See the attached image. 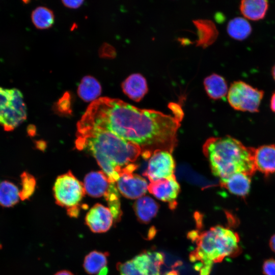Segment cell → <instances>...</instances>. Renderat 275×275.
<instances>
[{"mask_svg": "<svg viewBox=\"0 0 275 275\" xmlns=\"http://www.w3.org/2000/svg\"><path fill=\"white\" fill-rule=\"evenodd\" d=\"M75 146L78 150L91 152L112 182H117L122 169L142 153L137 145L104 131L76 134Z\"/></svg>", "mask_w": 275, "mask_h": 275, "instance_id": "1", "label": "cell"}, {"mask_svg": "<svg viewBox=\"0 0 275 275\" xmlns=\"http://www.w3.org/2000/svg\"><path fill=\"white\" fill-rule=\"evenodd\" d=\"M253 149L230 136L209 138L203 146L211 171L220 180L237 173L252 177L256 171Z\"/></svg>", "mask_w": 275, "mask_h": 275, "instance_id": "2", "label": "cell"}, {"mask_svg": "<svg viewBox=\"0 0 275 275\" xmlns=\"http://www.w3.org/2000/svg\"><path fill=\"white\" fill-rule=\"evenodd\" d=\"M197 246L189 255L200 275H209L213 263L238 255L240 248L238 234L230 228L217 225L198 233Z\"/></svg>", "mask_w": 275, "mask_h": 275, "instance_id": "3", "label": "cell"}, {"mask_svg": "<svg viewBox=\"0 0 275 275\" xmlns=\"http://www.w3.org/2000/svg\"><path fill=\"white\" fill-rule=\"evenodd\" d=\"M27 116L23 94L16 88L0 87V126L7 131L14 130Z\"/></svg>", "mask_w": 275, "mask_h": 275, "instance_id": "4", "label": "cell"}, {"mask_svg": "<svg viewBox=\"0 0 275 275\" xmlns=\"http://www.w3.org/2000/svg\"><path fill=\"white\" fill-rule=\"evenodd\" d=\"M264 91L242 81L231 84L228 92L227 99L230 106L235 110L258 112L264 96Z\"/></svg>", "mask_w": 275, "mask_h": 275, "instance_id": "5", "label": "cell"}, {"mask_svg": "<svg viewBox=\"0 0 275 275\" xmlns=\"http://www.w3.org/2000/svg\"><path fill=\"white\" fill-rule=\"evenodd\" d=\"M53 192L56 203L68 209L79 206L86 190L84 184L69 171L57 178Z\"/></svg>", "mask_w": 275, "mask_h": 275, "instance_id": "6", "label": "cell"}, {"mask_svg": "<svg viewBox=\"0 0 275 275\" xmlns=\"http://www.w3.org/2000/svg\"><path fill=\"white\" fill-rule=\"evenodd\" d=\"M136 168L137 166L134 163L124 168L116 182L120 193L130 199H138L144 196L148 190V184L146 179L133 173Z\"/></svg>", "mask_w": 275, "mask_h": 275, "instance_id": "7", "label": "cell"}, {"mask_svg": "<svg viewBox=\"0 0 275 275\" xmlns=\"http://www.w3.org/2000/svg\"><path fill=\"white\" fill-rule=\"evenodd\" d=\"M147 168L144 173L150 181L153 182L169 178L174 175V159L170 152L155 151L149 158Z\"/></svg>", "mask_w": 275, "mask_h": 275, "instance_id": "8", "label": "cell"}, {"mask_svg": "<svg viewBox=\"0 0 275 275\" xmlns=\"http://www.w3.org/2000/svg\"><path fill=\"white\" fill-rule=\"evenodd\" d=\"M180 189V185L175 175L150 182L148 187V190L150 194L157 199L167 202L171 209H175L177 206V199Z\"/></svg>", "mask_w": 275, "mask_h": 275, "instance_id": "9", "label": "cell"}, {"mask_svg": "<svg viewBox=\"0 0 275 275\" xmlns=\"http://www.w3.org/2000/svg\"><path fill=\"white\" fill-rule=\"evenodd\" d=\"M114 221L109 209L99 203L94 205L85 217V224L94 233L107 232L112 226Z\"/></svg>", "mask_w": 275, "mask_h": 275, "instance_id": "10", "label": "cell"}, {"mask_svg": "<svg viewBox=\"0 0 275 275\" xmlns=\"http://www.w3.org/2000/svg\"><path fill=\"white\" fill-rule=\"evenodd\" d=\"M132 260L143 275H160V267L164 263V255L158 252L145 251Z\"/></svg>", "mask_w": 275, "mask_h": 275, "instance_id": "11", "label": "cell"}, {"mask_svg": "<svg viewBox=\"0 0 275 275\" xmlns=\"http://www.w3.org/2000/svg\"><path fill=\"white\" fill-rule=\"evenodd\" d=\"M254 162L256 171L265 176L275 173V145H265L253 149Z\"/></svg>", "mask_w": 275, "mask_h": 275, "instance_id": "12", "label": "cell"}, {"mask_svg": "<svg viewBox=\"0 0 275 275\" xmlns=\"http://www.w3.org/2000/svg\"><path fill=\"white\" fill-rule=\"evenodd\" d=\"M112 183L104 172H92L86 176L84 186L86 193L90 196L97 198L104 197Z\"/></svg>", "mask_w": 275, "mask_h": 275, "instance_id": "13", "label": "cell"}, {"mask_svg": "<svg viewBox=\"0 0 275 275\" xmlns=\"http://www.w3.org/2000/svg\"><path fill=\"white\" fill-rule=\"evenodd\" d=\"M124 93L130 99L139 102L147 93L148 88L146 78L140 73H133L122 83Z\"/></svg>", "mask_w": 275, "mask_h": 275, "instance_id": "14", "label": "cell"}, {"mask_svg": "<svg viewBox=\"0 0 275 275\" xmlns=\"http://www.w3.org/2000/svg\"><path fill=\"white\" fill-rule=\"evenodd\" d=\"M251 176L243 173L234 174L227 178L220 180V184L231 194L244 197L250 191Z\"/></svg>", "mask_w": 275, "mask_h": 275, "instance_id": "15", "label": "cell"}, {"mask_svg": "<svg viewBox=\"0 0 275 275\" xmlns=\"http://www.w3.org/2000/svg\"><path fill=\"white\" fill-rule=\"evenodd\" d=\"M108 252L93 251L85 258L83 267L85 271L91 275H107Z\"/></svg>", "mask_w": 275, "mask_h": 275, "instance_id": "16", "label": "cell"}, {"mask_svg": "<svg viewBox=\"0 0 275 275\" xmlns=\"http://www.w3.org/2000/svg\"><path fill=\"white\" fill-rule=\"evenodd\" d=\"M133 207L138 219L147 224L157 214L159 205L150 197L144 196L136 200Z\"/></svg>", "mask_w": 275, "mask_h": 275, "instance_id": "17", "label": "cell"}, {"mask_svg": "<svg viewBox=\"0 0 275 275\" xmlns=\"http://www.w3.org/2000/svg\"><path fill=\"white\" fill-rule=\"evenodd\" d=\"M268 8L266 0H242L239 5L240 11L246 18L257 21L263 19Z\"/></svg>", "mask_w": 275, "mask_h": 275, "instance_id": "18", "label": "cell"}, {"mask_svg": "<svg viewBox=\"0 0 275 275\" xmlns=\"http://www.w3.org/2000/svg\"><path fill=\"white\" fill-rule=\"evenodd\" d=\"M204 86L206 93L213 99L223 98L228 94V86L225 79L216 73L206 77L204 80Z\"/></svg>", "mask_w": 275, "mask_h": 275, "instance_id": "19", "label": "cell"}, {"mask_svg": "<svg viewBox=\"0 0 275 275\" xmlns=\"http://www.w3.org/2000/svg\"><path fill=\"white\" fill-rule=\"evenodd\" d=\"M101 93V87L99 81L90 75L84 76L78 85L77 94L86 102L94 101Z\"/></svg>", "mask_w": 275, "mask_h": 275, "instance_id": "20", "label": "cell"}, {"mask_svg": "<svg viewBox=\"0 0 275 275\" xmlns=\"http://www.w3.org/2000/svg\"><path fill=\"white\" fill-rule=\"evenodd\" d=\"M252 28L249 22L244 18L236 17L228 23L227 31L229 35L237 40H243L252 33Z\"/></svg>", "mask_w": 275, "mask_h": 275, "instance_id": "21", "label": "cell"}, {"mask_svg": "<svg viewBox=\"0 0 275 275\" xmlns=\"http://www.w3.org/2000/svg\"><path fill=\"white\" fill-rule=\"evenodd\" d=\"M19 190L13 183L4 180L0 182V205L12 207L19 202Z\"/></svg>", "mask_w": 275, "mask_h": 275, "instance_id": "22", "label": "cell"}, {"mask_svg": "<svg viewBox=\"0 0 275 275\" xmlns=\"http://www.w3.org/2000/svg\"><path fill=\"white\" fill-rule=\"evenodd\" d=\"M34 25L39 29L50 28L54 23V16L53 12L47 7L39 6L35 8L31 14Z\"/></svg>", "mask_w": 275, "mask_h": 275, "instance_id": "23", "label": "cell"}, {"mask_svg": "<svg viewBox=\"0 0 275 275\" xmlns=\"http://www.w3.org/2000/svg\"><path fill=\"white\" fill-rule=\"evenodd\" d=\"M106 200L115 223L119 221L122 214L119 195L115 182H112L108 191L104 197Z\"/></svg>", "mask_w": 275, "mask_h": 275, "instance_id": "24", "label": "cell"}, {"mask_svg": "<svg viewBox=\"0 0 275 275\" xmlns=\"http://www.w3.org/2000/svg\"><path fill=\"white\" fill-rule=\"evenodd\" d=\"M21 189L19 190L20 199H29L34 193L36 186V180L34 176L26 172L20 175Z\"/></svg>", "mask_w": 275, "mask_h": 275, "instance_id": "25", "label": "cell"}, {"mask_svg": "<svg viewBox=\"0 0 275 275\" xmlns=\"http://www.w3.org/2000/svg\"><path fill=\"white\" fill-rule=\"evenodd\" d=\"M120 275H143L134 265L132 259L116 265Z\"/></svg>", "mask_w": 275, "mask_h": 275, "instance_id": "26", "label": "cell"}, {"mask_svg": "<svg viewBox=\"0 0 275 275\" xmlns=\"http://www.w3.org/2000/svg\"><path fill=\"white\" fill-rule=\"evenodd\" d=\"M71 97L69 92H66L56 103L58 111L62 113L71 112Z\"/></svg>", "mask_w": 275, "mask_h": 275, "instance_id": "27", "label": "cell"}, {"mask_svg": "<svg viewBox=\"0 0 275 275\" xmlns=\"http://www.w3.org/2000/svg\"><path fill=\"white\" fill-rule=\"evenodd\" d=\"M262 269L265 275H275V259L270 258L265 260Z\"/></svg>", "mask_w": 275, "mask_h": 275, "instance_id": "28", "label": "cell"}, {"mask_svg": "<svg viewBox=\"0 0 275 275\" xmlns=\"http://www.w3.org/2000/svg\"><path fill=\"white\" fill-rule=\"evenodd\" d=\"M63 4L67 7L70 8H77L84 3L83 1H62Z\"/></svg>", "mask_w": 275, "mask_h": 275, "instance_id": "29", "label": "cell"}, {"mask_svg": "<svg viewBox=\"0 0 275 275\" xmlns=\"http://www.w3.org/2000/svg\"><path fill=\"white\" fill-rule=\"evenodd\" d=\"M67 210V214L72 217H77L79 215L80 207L79 206L72 207Z\"/></svg>", "mask_w": 275, "mask_h": 275, "instance_id": "30", "label": "cell"}, {"mask_svg": "<svg viewBox=\"0 0 275 275\" xmlns=\"http://www.w3.org/2000/svg\"><path fill=\"white\" fill-rule=\"evenodd\" d=\"M270 107L271 110L275 113V91L272 93L270 101Z\"/></svg>", "mask_w": 275, "mask_h": 275, "instance_id": "31", "label": "cell"}, {"mask_svg": "<svg viewBox=\"0 0 275 275\" xmlns=\"http://www.w3.org/2000/svg\"><path fill=\"white\" fill-rule=\"evenodd\" d=\"M269 246L271 250L275 253V234L270 239Z\"/></svg>", "mask_w": 275, "mask_h": 275, "instance_id": "32", "label": "cell"}, {"mask_svg": "<svg viewBox=\"0 0 275 275\" xmlns=\"http://www.w3.org/2000/svg\"><path fill=\"white\" fill-rule=\"evenodd\" d=\"M54 275H74L71 272L67 270H62L57 272Z\"/></svg>", "mask_w": 275, "mask_h": 275, "instance_id": "33", "label": "cell"}, {"mask_svg": "<svg viewBox=\"0 0 275 275\" xmlns=\"http://www.w3.org/2000/svg\"><path fill=\"white\" fill-rule=\"evenodd\" d=\"M165 275H179V273L177 270H172L167 273Z\"/></svg>", "mask_w": 275, "mask_h": 275, "instance_id": "34", "label": "cell"}, {"mask_svg": "<svg viewBox=\"0 0 275 275\" xmlns=\"http://www.w3.org/2000/svg\"><path fill=\"white\" fill-rule=\"evenodd\" d=\"M271 74H272V77H273V79L275 81V64L273 66V67L272 68Z\"/></svg>", "mask_w": 275, "mask_h": 275, "instance_id": "35", "label": "cell"}]
</instances>
